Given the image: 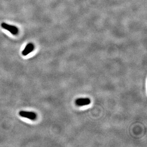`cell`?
<instances>
[{
    "label": "cell",
    "instance_id": "6da1fadb",
    "mask_svg": "<svg viewBox=\"0 0 147 147\" xmlns=\"http://www.w3.org/2000/svg\"><path fill=\"white\" fill-rule=\"evenodd\" d=\"M20 116L24 118H27L31 120H35L37 118V115L35 113L32 111H21L19 113Z\"/></svg>",
    "mask_w": 147,
    "mask_h": 147
},
{
    "label": "cell",
    "instance_id": "7a4b0ae2",
    "mask_svg": "<svg viewBox=\"0 0 147 147\" xmlns=\"http://www.w3.org/2000/svg\"><path fill=\"white\" fill-rule=\"evenodd\" d=\"M1 26L2 28L5 30H6L13 35L17 34L19 32L18 29L16 27L13 26V25H9L8 24H6L4 22L1 24Z\"/></svg>",
    "mask_w": 147,
    "mask_h": 147
},
{
    "label": "cell",
    "instance_id": "3957f363",
    "mask_svg": "<svg viewBox=\"0 0 147 147\" xmlns=\"http://www.w3.org/2000/svg\"><path fill=\"white\" fill-rule=\"evenodd\" d=\"M34 49V45L32 43L27 44L25 48L22 51V55L27 56L32 52Z\"/></svg>",
    "mask_w": 147,
    "mask_h": 147
},
{
    "label": "cell",
    "instance_id": "277c9868",
    "mask_svg": "<svg viewBox=\"0 0 147 147\" xmlns=\"http://www.w3.org/2000/svg\"><path fill=\"white\" fill-rule=\"evenodd\" d=\"M90 102V100L88 98H78L76 100V104L79 106L88 105Z\"/></svg>",
    "mask_w": 147,
    "mask_h": 147
}]
</instances>
